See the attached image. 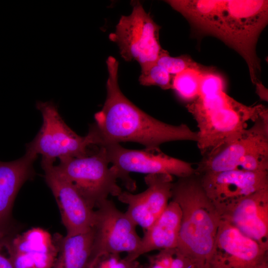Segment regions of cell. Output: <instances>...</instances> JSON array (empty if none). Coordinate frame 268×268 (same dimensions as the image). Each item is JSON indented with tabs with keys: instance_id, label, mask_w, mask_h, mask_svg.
<instances>
[{
	"instance_id": "obj_27",
	"label": "cell",
	"mask_w": 268,
	"mask_h": 268,
	"mask_svg": "<svg viewBox=\"0 0 268 268\" xmlns=\"http://www.w3.org/2000/svg\"><path fill=\"white\" fill-rule=\"evenodd\" d=\"M138 268H147L146 267V265H145V266H139V267Z\"/></svg>"
},
{
	"instance_id": "obj_6",
	"label": "cell",
	"mask_w": 268,
	"mask_h": 268,
	"mask_svg": "<svg viewBox=\"0 0 268 268\" xmlns=\"http://www.w3.org/2000/svg\"><path fill=\"white\" fill-rule=\"evenodd\" d=\"M250 129L233 140L203 155L196 173L236 169L268 170V111L266 108Z\"/></svg>"
},
{
	"instance_id": "obj_21",
	"label": "cell",
	"mask_w": 268,
	"mask_h": 268,
	"mask_svg": "<svg viewBox=\"0 0 268 268\" xmlns=\"http://www.w3.org/2000/svg\"><path fill=\"white\" fill-rule=\"evenodd\" d=\"M147 268H199L190 258L177 248L160 250L149 258Z\"/></svg>"
},
{
	"instance_id": "obj_5",
	"label": "cell",
	"mask_w": 268,
	"mask_h": 268,
	"mask_svg": "<svg viewBox=\"0 0 268 268\" xmlns=\"http://www.w3.org/2000/svg\"><path fill=\"white\" fill-rule=\"evenodd\" d=\"M110 163L105 148L99 146L87 156L59 160L55 169L70 182L89 206L97 209L110 195L118 197L122 192L117 184L121 179L130 191L136 188L129 174Z\"/></svg>"
},
{
	"instance_id": "obj_4",
	"label": "cell",
	"mask_w": 268,
	"mask_h": 268,
	"mask_svg": "<svg viewBox=\"0 0 268 268\" xmlns=\"http://www.w3.org/2000/svg\"><path fill=\"white\" fill-rule=\"evenodd\" d=\"M197 123L198 147L202 155L239 136L247 123L258 120L266 109L263 105H245L224 89L199 95L186 106Z\"/></svg>"
},
{
	"instance_id": "obj_14",
	"label": "cell",
	"mask_w": 268,
	"mask_h": 268,
	"mask_svg": "<svg viewBox=\"0 0 268 268\" xmlns=\"http://www.w3.org/2000/svg\"><path fill=\"white\" fill-rule=\"evenodd\" d=\"M144 181L147 186L144 191L137 194L122 191L117 198L128 204L125 213L133 222L146 230L167 207L173 183V176L167 174L147 175Z\"/></svg>"
},
{
	"instance_id": "obj_7",
	"label": "cell",
	"mask_w": 268,
	"mask_h": 268,
	"mask_svg": "<svg viewBox=\"0 0 268 268\" xmlns=\"http://www.w3.org/2000/svg\"><path fill=\"white\" fill-rule=\"evenodd\" d=\"M36 107L42 114L43 123L26 148L41 155V162L54 163L57 159L61 160L91 154L89 148L95 144L91 131L89 130L85 136L77 134L65 122L57 106L51 101H37Z\"/></svg>"
},
{
	"instance_id": "obj_18",
	"label": "cell",
	"mask_w": 268,
	"mask_h": 268,
	"mask_svg": "<svg viewBox=\"0 0 268 268\" xmlns=\"http://www.w3.org/2000/svg\"><path fill=\"white\" fill-rule=\"evenodd\" d=\"M181 220L180 208L172 200L154 223L145 230L137 249L125 257L135 261L152 251L177 248Z\"/></svg>"
},
{
	"instance_id": "obj_2",
	"label": "cell",
	"mask_w": 268,
	"mask_h": 268,
	"mask_svg": "<svg viewBox=\"0 0 268 268\" xmlns=\"http://www.w3.org/2000/svg\"><path fill=\"white\" fill-rule=\"evenodd\" d=\"M268 23L266 0H210L199 26L201 38H217L246 63L252 82L260 81L261 61L256 52L259 38Z\"/></svg>"
},
{
	"instance_id": "obj_3",
	"label": "cell",
	"mask_w": 268,
	"mask_h": 268,
	"mask_svg": "<svg viewBox=\"0 0 268 268\" xmlns=\"http://www.w3.org/2000/svg\"><path fill=\"white\" fill-rule=\"evenodd\" d=\"M193 176L179 178L172 186L171 198L181 211L177 248L199 268H205L221 218L200 180Z\"/></svg>"
},
{
	"instance_id": "obj_16",
	"label": "cell",
	"mask_w": 268,
	"mask_h": 268,
	"mask_svg": "<svg viewBox=\"0 0 268 268\" xmlns=\"http://www.w3.org/2000/svg\"><path fill=\"white\" fill-rule=\"evenodd\" d=\"M241 232L268 248V188L247 196L221 214Z\"/></svg>"
},
{
	"instance_id": "obj_23",
	"label": "cell",
	"mask_w": 268,
	"mask_h": 268,
	"mask_svg": "<svg viewBox=\"0 0 268 268\" xmlns=\"http://www.w3.org/2000/svg\"><path fill=\"white\" fill-rule=\"evenodd\" d=\"M173 77L155 63L141 67L138 81L143 86H156L166 90L172 89Z\"/></svg>"
},
{
	"instance_id": "obj_26",
	"label": "cell",
	"mask_w": 268,
	"mask_h": 268,
	"mask_svg": "<svg viewBox=\"0 0 268 268\" xmlns=\"http://www.w3.org/2000/svg\"><path fill=\"white\" fill-rule=\"evenodd\" d=\"M255 85L256 86V92L259 97L263 100L268 101V94L267 88H266L261 81L257 82Z\"/></svg>"
},
{
	"instance_id": "obj_13",
	"label": "cell",
	"mask_w": 268,
	"mask_h": 268,
	"mask_svg": "<svg viewBox=\"0 0 268 268\" xmlns=\"http://www.w3.org/2000/svg\"><path fill=\"white\" fill-rule=\"evenodd\" d=\"M45 181L60 209L67 235L86 232L94 223L95 210L92 208L74 185L55 168L54 163L42 162Z\"/></svg>"
},
{
	"instance_id": "obj_25",
	"label": "cell",
	"mask_w": 268,
	"mask_h": 268,
	"mask_svg": "<svg viewBox=\"0 0 268 268\" xmlns=\"http://www.w3.org/2000/svg\"><path fill=\"white\" fill-rule=\"evenodd\" d=\"M6 236L0 238V268H14L5 248V239Z\"/></svg>"
},
{
	"instance_id": "obj_1",
	"label": "cell",
	"mask_w": 268,
	"mask_h": 268,
	"mask_svg": "<svg viewBox=\"0 0 268 268\" xmlns=\"http://www.w3.org/2000/svg\"><path fill=\"white\" fill-rule=\"evenodd\" d=\"M108 77L107 95L101 110L94 115L93 130L96 145L134 142L145 148H159L164 143L181 140L197 141V132L187 125H170L143 112L121 91L118 82L119 62L112 56L106 61Z\"/></svg>"
},
{
	"instance_id": "obj_19",
	"label": "cell",
	"mask_w": 268,
	"mask_h": 268,
	"mask_svg": "<svg viewBox=\"0 0 268 268\" xmlns=\"http://www.w3.org/2000/svg\"><path fill=\"white\" fill-rule=\"evenodd\" d=\"M93 241L92 227L72 235H67L62 240L53 268H87Z\"/></svg>"
},
{
	"instance_id": "obj_24",
	"label": "cell",
	"mask_w": 268,
	"mask_h": 268,
	"mask_svg": "<svg viewBox=\"0 0 268 268\" xmlns=\"http://www.w3.org/2000/svg\"><path fill=\"white\" fill-rule=\"evenodd\" d=\"M101 262L105 268H138L137 260L130 261L126 257L121 259L119 254H111L103 256Z\"/></svg>"
},
{
	"instance_id": "obj_17",
	"label": "cell",
	"mask_w": 268,
	"mask_h": 268,
	"mask_svg": "<svg viewBox=\"0 0 268 268\" xmlns=\"http://www.w3.org/2000/svg\"><path fill=\"white\" fill-rule=\"evenodd\" d=\"M37 157L26 148L24 155L16 160L0 161V238L15 230L11 216L13 204L22 186L33 177Z\"/></svg>"
},
{
	"instance_id": "obj_15",
	"label": "cell",
	"mask_w": 268,
	"mask_h": 268,
	"mask_svg": "<svg viewBox=\"0 0 268 268\" xmlns=\"http://www.w3.org/2000/svg\"><path fill=\"white\" fill-rule=\"evenodd\" d=\"M5 245L14 268H53L59 252L50 234L39 228L22 234L12 232Z\"/></svg>"
},
{
	"instance_id": "obj_22",
	"label": "cell",
	"mask_w": 268,
	"mask_h": 268,
	"mask_svg": "<svg viewBox=\"0 0 268 268\" xmlns=\"http://www.w3.org/2000/svg\"><path fill=\"white\" fill-rule=\"evenodd\" d=\"M201 79L187 71L173 76V89L179 98L189 103L199 95Z\"/></svg>"
},
{
	"instance_id": "obj_12",
	"label": "cell",
	"mask_w": 268,
	"mask_h": 268,
	"mask_svg": "<svg viewBox=\"0 0 268 268\" xmlns=\"http://www.w3.org/2000/svg\"><path fill=\"white\" fill-rule=\"evenodd\" d=\"M201 175V185L220 216L226 208L243 198L268 188V171L236 169Z\"/></svg>"
},
{
	"instance_id": "obj_9",
	"label": "cell",
	"mask_w": 268,
	"mask_h": 268,
	"mask_svg": "<svg viewBox=\"0 0 268 268\" xmlns=\"http://www.w3.org/2000/svg\"><path fill=\"white\" fill-rule=\"evenodd\" d=\"M136 226L112 201L108 199L104 202L95 210L93 241L87 268H92L103 256L135 252L141 241Z\"/></svg>"
},
{
	"instance_id": "obj_10",
	"label": "cell",
	"mask_w": 268,
	"mask_h": 268,
	"mask_svg": "<svg viewBox=\"0 0 268 268\" xmlns=\"http://www.w3.org/2000/svg\"><path fill=\"white\" fill-rule=\"evenodd\" d=\"M205 268H268V248L221 219Z\"/></svg>"
},
{
	"instance_id": "obj_11",
	"label": "cell",
	"mask_w": 268,
	"mask_h": 268,
	"mask_svg": "<svg viewBox=\"0 0 268 268\" xmlns=\"http://www.w3.org/2000/svg\"><path fill=\"white\" fill-rule=\"evenodd\" d=\"M101 146L105 148L110 163L128 174H167L181 178L196 174L192 164L169 156L160 148L130 149L116 143Z\"/></svg>"
},
{
	"instance_id": "obj_8",
	"label": "cell",
	"mask_w": 268,
	"mask_h": 268,
	"mask_svg": "<svg viewBox=\"0 0 268 268\" xmlns=\"http://www.w3.org/2000/svg\"><path fill=\"white\" fill-rule=\"evenodd\" d=\"M128 15H122L109 40L118 46L126 62L135 61L143 67L156 63L163 48L159 41L161 26L144 10L139 1H133Z\"/></svg>"
},
{
	"instance_id": "obj_20",
	"label": "cell",
	"mask_w": 268,
	"mask_h": 268,
	"mask_svg": "<svg viewBox=\"0 0 268 268\" xmlns=\"http://www.w3.org/2000/svg\"><path fill=\"white\" fill-rule=\"evenodd\" d=\"M156 63L173 76L187 71H192L200 75L214 72L211 67L200 64L188 55L172 57L163 49Z\"/></svg>"
}]
</instances>
